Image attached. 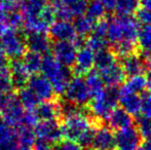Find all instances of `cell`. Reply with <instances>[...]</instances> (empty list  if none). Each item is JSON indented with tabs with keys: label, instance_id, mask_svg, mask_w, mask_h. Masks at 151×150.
Here are the masks:
<instances>
[{
	"label": "cell",
	"instance_id": "obj_3",
	"mask_svg": "<svg viewBox=\"0 0 151 150\" xmlns=\"http://www.w3.org/2000/svg\"><path fill=\"white\" fill-rule=\"evenodd\" d=\"M40 71L42 75L47 78L54 88L55 94H64L72 79V71L68 67L61 65L52 55H46L42 58V64Z\"/></svg>",
	"mask_w": 151,
	"mask_h": 150
},
{
	"label": "cell",
	"instance_id": "obj_25",
	"mask_svg": "<svg viewBox=\"0 0 151 150\" xmlns=\"http://www.w3.org/2000/svg\"><path fill=\"white\" fill-rule=\"evenodd\" d=\"M84 80H86L88 93L91 95V99L103 92L106 88L101 75L97 70H91L88 74H86Z\"/></svg>",
	"mask_w": 151,
	"mask_h": 150
},
{
	"label": "cell",
	"instance_id": "obj_34",
	"mask_svg": "<svg viewBox=\"0 0 151 150\" xmlns=\"http://www.w3.org/2000/svg\"><path fill=\"white\" fill-rule=\"evenodd\" d=\"M139 118L151 119V94L142 93L140 96V110Z\"/></svg>",
	"mask_w": 151,
	"mask_h": 150
},
{
	"label": "cell",
	"instance_id": "obj_15",
	"mask_svg": "<svg viewBox=\"0 0 151 150\" xmlns=\"http://www.w3.org/2000/svg\"><path fill=\"white\" fill-rule=\"evenodd\" d=\"M95 56L96 54L86 44L78 48L76 60L74 63V72L77 75H86L95 67Z\"/></svg>",
	"mask_w": 151,
	"mask_h": 150
},
{
	"label": "cell",
	"instance_id": "obj_21",
	"mask_svg": "<svg viewBox=\"0 0 151 150\" xmlns=\"http://www.w3.org/2000/svg\"><path fill=\"white\" fill-rule=\"evenodd\" d=\"M8 68H9L10 75H12L14 88H17L19 90L25 88L28 83L29 79H30L31 74L25 68L21 59L12 60V62L8 65Z\"/></svg>",
	"mask_w": 151,
	"mask_h": 150
},
{
	"label": "cell",
	"instance_id": "obj_22",
	"mask_svg": "<svg viewBox=\"0 0 151 150\" xmlns=\"http://www.w3.org/2000/svg\"><path fill=\"white\" fill-rule=\"evenodd\" d=\"M35 114L39 121L44 120H57L61 116L60 103L52 100L43 101L34 108Z\"/></svg>",
	"mask_w": 151,
	"mask_h": 150
},
{
	"label": "cell",
	"instance_id": "obj_39",
	"mask_svg": "<svg viewBox=\"0 0 151 150\" xmlns=\"http://www.w3.org/2000/svg\"><path fill=\"white\" fill-rule=\"evenodd\" d=\"M136 20H137L138 23L143 24V26L151 25V12L144 9V8H139V9L137 10Z\"/></svg>",
	"mask_w": 151,
	"mask_h": 150
},
{
	"label": "cell",
	"instance_id": "obj_28",
	"mask_svg": "<svg viewBox=\"0 0 151 150\" xmlns=\"http://www.w3.org/2000/svg\"><path fill=\"white\" fill-rule=\"evenodd\" d=\"M23 65L25 66V68L27 69L30 74L34 75L37 72H39L41 69V64H42V56L35 52H26L25 55L21 59Z\"/></svg>",
	"mask_w": 151,
	"mask_h": 150
},
{
	"label": "cell",
	"instance_id": "obj_35",
	"mask_svg": "<svg viewBox=\"0 0 151 150\" xmlns=\"http://www.w3.org/2000/svg\"><path fill=\"white\" fill-rule=\"evenodd\" d=\"M86 45L88 46V47L96 54V52H100V50H105V48H107L108 41H107V39L104 37H100V36H97V35L91 34L90 37L86 40Z\"/></svg>",
	"mask_w": 151,
	"mask_h": 150
},
{
	"label": "cell",
	"instance_id": "obj_2",
	"mask_svg": "<svg viewBox=\"0 0 151 150\" xmlns=\"http://www.w3.org/2000/svg\"><path fill=\"white\" fill-rule=\"evenodd\" d=\"M108 21L107 41L112 46L119 43H136L139 24L132 16H116Z\"/></svg>",
	"mask_w": 151,
	"mask_h": 150
},
{
	"label": "cell",
	"instance_id": "obj_6",
	"mask_svg": "<svg viewBox=\"0 0 151 150\" xmlns=\"http://www.w3.org/2000/svg\"><path fill=\"white\" fill-rule=\"evenodd\" d=\"M0 47L6 58L19 60L27 52L26 38L17 29H6L0 35Z\"/></svg>",
	"mask_w": 151,
	"mask_h": 150
},
{
	"label": "cell",
	"instance_id": "obj_26",
	"mask_svg": "<svg viewBox=\"0 0 151 150\" xmlns=\"http://www.w3.org/2000/svg\"><path fill=\"white\" fill-rule=\"evenodd\" d=\"M117 63L116 56L112 50L107 48L96 52L95 56V68L98 72L107 69L108 67L112 66L113 64Z\"/></svg>",
	"mask_w": 151,
	"mask_h": 150
},
{
	"label": "cell",
	"instance_id": "obj_38",
	"mask_svg": "<svg viewBox=\"0 0 151 150\" xmlns=\"http://www.w3.org/2000/svg\"><path fill=\"white\" fill-rule=\"evenodd\" d=\"M55 150H84V148L76 141L65 139L57 143Z\"/></svg>",
	"mask_w": 151,
	"mask_h": 150
},
{
	"label": "cell",
	"instance_id": "obj_32",
	"mask_svg": "<svg viewBox=\"0 0 151 150\" xmlns=\"http://www.w3.org/2000/svg\"><path fill=\"white\" fill-rule=\"evenodd\" d=\"M86 16L95 22L103 20L106 14V9L98 0H90L86 7Z\"/></svg>",
	"mask_w": 151,
	"mask_h": 150
},
{
	"label": "cell",
	"instance_id": "obj_5",
	"mask_svg": "<svg viewBox=\"0 0 151 150\" xmlns=\"http://www.w3.org/2000/svg\"><path fill=\"white\" fill-rule=\"evenodd\" d=\"M26 109L21 104L18 95L12 93L0 97V117L5 123L12 126L23 124Z\"/></svg>",
	"mask_w": 151,
	"mask_h": 150
},
{
	"label": "cell",
	"instance_id": "obj_46",
	"mask_svg": "<svg viewBox=\"0 0 151 150\" xmlns=\"http://www.w3.org/2000/svg\"><path fill=\"white\" fill-rule=\"evenodd\" d=\"M0 50H1V47H0Z\"/></svg>",
	"mask_w": 151,
	"mask_h": 150
},
{
	"label": "cell",
	"instance_id": "obj_29",
	"mask_svg": "<svg viewBox=\"0 0 151 150\" xmlns=\"http://www.w3.org/2000/svg\"><path fill=\"white\" fill-rule=\"evenodd\" d=\"M18 98L20 100L21 104L23 105L26 110H33L38 104H39V100L36 98V96L29 90L27 86L23 88H20L18 93Z\"/></svg>",
	"mask_w": 151,
	"mask_h": 150
},
{
	"label": "cell",
	"instance_id": "obj_14",
	"mask_svg": "<svg viewBox=\"0 0 151 150\" xmlns=\"http://www.w3.org/2000/svg\"><path fill=\"white\" fill-rule=\"evenodd\" d=\"M26 45L29 52H35L40 56H46L52 50V40L46 33L28 32L26 37Z\"/></svg>",
	"mask_w": 151,
	"mask_h": 150
},
{
	"label": "cell",
	"instance_id": "obj_4",
	"mask_svg": "<svg viewBox=\"0 0 151 150\" xmlns=\"http://www.w3.org/2000/svg\"><path fill=\"white\" fill-rule=\"evenodd\" d=\"M118 104V90L116 88H105L103 92L91 98L90 101L91 113L96 119L106 120Z\"/></svg>",
	"mask_w": 151,
	"mask_h": 150
},
{
	"label": "cell",
	"instance_id": "obj_33",
	"mask_svg": "<svg viewBox=\"0 0 151 150\" xmlns=\"http://www.w3.org/2000/svg\"><path fill=\"white\" fill-rule=\"evenodd\" d=\"M129 90L136 93V94H141L146 88L147 82H146V77L144 75H135L129 77V79L123 84Z\"/></svg>",
	"mask_w": 151,
	"mask_h": 150
},
{
	"label": "cell",
	"instance_id": "obj_24",
	"mask_svg": "<svg viewBox=\"0 0 151 150\" xmlns=\"http://www.w3.org/2000/svg\"><path fill=\"white\" fill-rule=\"evenodd\" d=\"M137 45L142 56L151 58V25H146L139 28Z\"/></svg>",
	"mask_w": 151,
	"mask_h": 150
},
{
	"label": "cell",
	"instance_id": "obj_9",
	"mask_svg": "<svg viewBox=\"0 0 151 150\" xmlns=\"http://www.w3.org/2000/svg\"><path fill=\"white\" fill-rule=\"evenodd\" d=\"M52 57L65 67L74 65L78 47L73 41H55L52 46Z\"/></svg>",
	"mask_w": 151,
	"mask_h": 150
},
{
	"label": "cell",
	"instance_id": "obj_17",
	"mask_svg": "<svg viewBox=\"0 0 151 150\" xmlns=\"http://www.w3.org/2000/svg\"><path fill=\"white\" fill-rule=\"evenodd\" d=\"M120 65L125 76L132 77L135 75H143V73L147 70L148 61L145 60L143 56L132 54L122 58Z\"/></svg>",
	"mask_w": 151,
	"mask_h": 150
},
{
	"label": "cell",
	"instance_id": "obj_37",
	"mask_svg": "<svg viewBox=\"0 0 151 150\" xmlns=\"http://www.w3.org/2000/svg\"><path fill=\"white\" fill-rule=\"evenodd\" d=\"M137 128L142 138L145 140H151V119L139 118Z\"/></svg>",
	"mask_w": 151,
	"mask_h": 150
},
{
	"label": "cell",
	"instance_id": "obj_16",
	"mask_svg": "<svg viewBox=\"0 0 151 150\" xmlns=\"http://www.w3.org/2000/svg\"><path fill=\"white\" fill-rule=\"evenodd\" d=\"M91 147L93 150H113L115 147V137L111 128L106 126L96 128Z\"/></svg>",
	"mask_w": 151,
	"mask_h": 150
},
{
	"label": "cell",
	"instance_id": "obj_43",
	"mask_svg": "<svg viewBox=\"0 0 151 150\" xmlns=\"http://www.w3.org/2000/svg\"><path fill=\"white\" fill-rule=\"evenodd\" d=\"M139 150H151V140L142 141Z\"/></svg>",
	"mask_w": 151,
	"mask_h": 150
},
{
	"label": "cell",
	"instance_id": "obj_11",
	"mask_svg": "<svg viewBox=\"0 0 151 150\" xmlns=\"http://www.w3.org/2000/svg\"><path fill=\"white\" fill-rule=\"evenodd\" d=\"M36 138L42 139L52 144L60 142L63 132H62V126L58 122V120H44L39 121L34 126Z\"/></svg>",
	"mask_w": 151,
	"mask_h": 150
},
{
	"label": "cell",
	"instance_id": "obj_45",
	"mask_svg": "<svg viewBox=\"0 0 151 150\" xmlns=\"http://www.w3.org/2000/svg\"><path fill=\"white\" fill-rule=\"evenodd\" d=\"M50 1H52V3H54V2H56V1H57V0H50Z\"/></svg>",
	"mask_w": 151,
	"mask_h": 150
},
{
	"label": "cell",
	"instance_id": "obj_30",
	"mask_svg": "<svg viewBox=\"0 0 151 150\" xmlns=\"http://www.w3.org/2000/svg\"><path fill=\"white\" fill-rule=\"evenodd\" d=\"M140 0H116L115 10L118 16H132L139 9Z\"/></svg>",
	"mask_w": 151,
	"mask_h": 150
},
{
	"label": "cell",
	"instance_id": "obj_12",
	"mask_svg": "<svg viewBox=\"0 0 151 150\" xmlns=\"http://www.w3.org/2000/svg\"><path fill=\"white\" fill-rule=\"evenodd\" d=\"M26 86L35 95L40 103L43 101L52 100L55 95V90L52 83L43 75H31Z\"/></svg>",
	"mask_w": 151,
	"mask_h": 150
},
{
	"label": "cell",
	"instance_id": "obj_40",
	"mask_svg": "<svg viewBox=\"0 0 151 150\" xmlns=\"http://www.w3.org/2000/svg\"><path fill=\"white\" fill-rule=\"evenodd\" d=\"M52 148H54V144L39 138H36L33 145V150H52Z\"/></svg>",
	"mask_w": 151,
	"mask_h": 150
},
{
	"label": "cell",
	"instance_id": "obj_36",
	"mask_svg": "<svg viewBox=\"0 0 151 150\" xmlns=\"http://www.w3.org/2000/svg\"><path fill=\"white\" fill-rule=\"evenodd\" d=\"M17 11H20L17 0H0V14L2 16H8Z\"/></svg>",
	"mask_w": 151,
	"mask_h": 150
},
{
	"label": "cell",
	"instance_id": "obj_41",
	"mask_svg": "<svg viewBox=\"0 0 151 150\" xmlns=\"http://www.w3.org/2000/svg\"><path fill=\"white\" fill-rule=\"evenodd\" d=\"M105 7L106 11H112L115 9L116 0H98Z\"/></svg>",
	"mask_w": 151,
	"mask_h": 150
},
{
	"label": "cell",
	"instance_id": "obj_42",
	"mask_svg": "<svg viewBox=\"0 0 151 150\" xmlns=\"http://www.w3.org/2000/svg\"><path fill=\"white\" fill-rule=\"evenodd\" d=\"M140 5L141 8H144L151 12V0H140Z\"/></svg>",
	"mask_w": 151,
	"mask_h": 150
},
{
	"label": "cell",
	"instance_id": "obj_8",
	"mask_svg": "<svg viewBox=\"0 0 151 150\" xmlns=\"http://www.w3.org/2000/svg\"><path fill=\"white\" fill-rule=\"evenodd\" d=\"M64 95L67 102L72 103L78 107H82L88 104L91 99L84 77L80 75H75L72 77Z\"/></svg>",
	"mask_w": 151,
	"mask_h": 150
},
{
	"label": "cell",
	"instance_id": "obj_31",
	"mask_svg": "<svg viewBox=\"0 0 151 150\" xmlns=\"http://www.w3.org/2000/svg\"><path fill=\"white\" fill-rule=\"evenodd\" d=\"M12 90H14V83L8 65L0 66V97L12 93Z\"/></svg>",
	"mask_w": 151,
	"mask_h": 150
},
{
	"label": "cell",
	"instance_id": "obj_1",
	"mask_svg": "<svg viewBox=\"0 0 151 150\" xmlns=\"http://www.w3.org/2000/svg\"><path fill=\"white\" fill-rule=\"evenodd\" d=\"M96 126L93 120L82 109L79 112L64 118L62 124L63 137L78 142L83 148L91 147Z\"/></svg>",
	"mask_w": 151,
	"mask_h": 150
},
{
	"label": "cell",
	"instance_id": "obj_20",
	"mask_svg": "<svg viewBox=\"0 0 151 150\" xmlns=\"http://www.w3.org/2000/svg\"><path fill=\"white\" fill-rule=\"evenodd\" d=\"M106 120H107L108 128L115 131H120L134 126V120L132 115L125 110H123L121 107L114 108Z\"/></svg>",
	"mask_w": 151,
	"mask_h": 150
},
{
	"label": "cell",
	"instance_id": "obj_7",
	"mask_svg": "<svg viewBox=\"0 0 151 150\" xmlns=\"http://www.w3.org/2000/svg\"><path fill=\"white\" fill-rule=\"evenodd\" d=\"M88 3V0H57L52 8L59 20L71 21L86 14Z\"/></svg>",
	"mask_w": 151,
	"mask_h": 150
},
{
	"label": "cell",
	"instance_id": "obj_10",
	"mask_svg": "<svg viewBox=\"0 0 151 150\" xmlns=\"http://www.w3.org/2000/svg\"><path fill=\"white\" fill-rule=\"evenodd\" d=\"M115 137V147L117 150H139L142 137L137 126H129L117 131Z\"/></svg>",
	"mask_w": 151,
	"mask_h": 150
},
{
	"label": "cell",
	"instance_id": "obj_44",
	"mask_svg": "<svg viewBox=\"0 0 151 150\" xmlns=\"http://www.w3.org/2000/svg\"><path fill=\"white\" fill-rule=\"evenodd\" d=\"M146 82H147L146 88H147V90H148V93H150L151 94V71L148 72L147 77H146Z\"/></svg>",
	"mask_w": 151,
	"mask_h": 150
},
{
	"label": "cell",
	"instance_id": "obj_27",
	"mask_svg": "<svg viewBox=\"0 0 151 150\" xmlns=\"http://www.w3.org/2000/svg\"><path fill=\"white\" fill-rule=\"evenodd\" d=\"M96 23L97 22L93 21L86 14H83V16H80L78 18H76L74 20L73 25L77 36L80 38H83V39L86 36H90L91 33H93Z\"/></svg>",
	"mask_w": 151,
	"mask_h": 150
},
{
	"label": "cell",
	"instance_id": "obj_19",
	"mask_svg": "<svg viewBox=\"0 0 151 150\" xmlns=\"http://www.w3.org/2000/svg\"><path fill=\"white\" fill-rule=\"evenodd\" d=\"M0 150H22L17 128L5 123L3 120L0 122Z\"/></svg>",
	"mask_w": 151,
	"mask_h": 150
},
{
	"label": "cell",
	"instance_id": "obj_13",
	"mask_svg": "<svg viewBox=\"0 0 151 150\" xmlns=\"http://www.w3.org/2000/svg\"><path fill=\"white\" fill-rule=\"evenodd\" d=\"M50 39L55 41H74L78 36L71 21L57 20L48 29Z\"/></svg>",
	"mask_w": 151,
	"mask_h": 150
},
{
	"label": "cell",
	"instance_id": "obj_23",
	"mask_svg": "<svg viewBox=\"0 0 151 150\" xmlns=\"http://www.w3.org/2000/svg\"><path fill=\"white\" fill-rule=\"evenodd\" d=\"M99 73L105 85L109 86V88H116L125 78L124 72H123L121 65L118 62L113 64L112 66L108 67L105 70L100 71Z\"/></svg>",
	"mask_w": 151,
	"mask_h": 150
},
{
	"label": "cell",
	"instance_id": "obj_18",
	"mask_svg": "<svg viewBox=\"0 0 151 150\" xmlns=\"http://www.w3.org/2000/svg\"><path fill=\"white\" fill-rule=\"evenodd\" d=\"M118 103L131 115L138 116L140 110V95L129 90L124 85L118 90Z\"/></svg>",
	"mask_w": 151,
	"mask_h": 150
}]
</instances>
